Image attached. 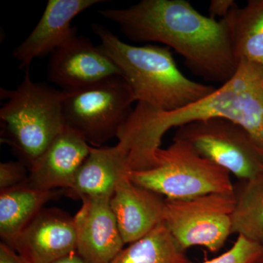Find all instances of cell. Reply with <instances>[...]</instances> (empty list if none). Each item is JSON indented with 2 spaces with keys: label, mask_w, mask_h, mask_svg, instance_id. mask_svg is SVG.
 <instances>
[{
  "label": "cell",
  "mask_w": 263,
  "mask_h": 263,
  "mask_svg": "<svg viewBox=\"0 0 263 263\" xmlns=\"http://www.w3.org/2000/svg\"><path fill=\"white\" fill-rule=\"evenodd\" d=\"M0 263H27L15 250L4 243L0 245Z\"/></svg>",
  "instance_id": "603a6c76"
},
{
  "label": "cell",
  "mask_w": 263,
  "mask_h": 263,
  "mask_svg": "<svg viewBox=\"0 0 263 263\" xmlns=\"http://www.w3.org/2000/svg\"><path fill=\"white\" fill-rule=\"evenodd\" d=\"M50 263H88L78 254L77 252H72L68 255L56 259Z\"/></svg>",
  "instance_id": "cb8c5ba5"
},
{
  "label": "cell",
  "mask_w": 263,
  "mask_h": 263,
  "mask_svg": "<svg viewBox=\"0 0 263 263\" xmlns=\"http://www.w3.org/2000/svg\"><path fill=\"white\" fill-rule=\"evenodd\" d=\"M91 146L79 133L65 127L29 167L27 183L48 191L67 190L89 156Z\"/></svg>",
  "instance_id": "5bb4252c"
},
{
  "label": "cell",
  "mask_w": 263,
  "mask_h": 263,
  "mask_svg": "<svg viewBox=\"0 0 263 263\" xmlns=\"http://www.w3.org/2000/svg\"><path fill=\"white\" fill-rule=\"evenodd\" d=\"M15 250L27 263H50L77 250L73 218L41 211L20 235Z\"/></svg>",
  "instance_id": "4fadbf2b"
},
{
  "label": "cell",
  "mask_w": 263,
  "mask_h": 263,
  "mask_svg": "<svg viewBox=\"0 0 263 263\" xmlns=\"http://www.w3.org/2000/svg\"><path fill=\"white\" fill-rule=\"evenodd\" d=\"M98 13L118 24L133 42L160 43L173 48L205 80L222 85L238 70L226 19L205 16L186 0H142Z\"/></svg>",
  "instance_id": "6da1fadb"
},
{
  "label": "cell",
  "mask_w": 263,
  "mask_h": 263,
  "mask_svg": "<svg viewBox=\"0 0 263 263\" xmlns=\"http://www.w3.org/2000/svg\"><path fill=\"white\" fill-rule=\"evenodd\" d=\"M24 164L19 162H2L0 164V190H8L27 182Z\"/></svg>",
  "instance_id": "44dd1931"
},
{
  "label": "cell",
  "mask_w": 263,
  "mask_h": 263,
  "mask_svg": "<svg viewBox=\"0 0 263 263\" xmlns=\"http://www.w3.org/2000/svg\"><path fill=\"white\" fill-rule=\"evenodd\" d=\"M91 28L100 39L99 47L117 66L138 103L160 111H176L216 89L183 75L167 46H133L100 24Z\"/></svg>",
  "instance_id": "3957f363"
},
{
  "label": "cell",
  "mask_w": 263,
  "mask_h": 263,
  "mask_svg": "<svg viewBox=\"0 0 263 263\" xmlns=\"http://www.w3.org/2000/svg\"><path fill=\"white\" fill-rule=\"evenodd\" d=\"M262 251V246L238 235L229 250L216 258L202 263H256Z\"/></svg>",
  "instance_id": "ffe728a7"
},
{
  "label": "cell",
  "mask_w": 263,
  "mask_h": 263,
  "mask_svg": "<svg viewBox=\"0 0 263 263\" xmlns=\"http://www.w3.org/2000/svg\"><path fill=\"white\" fill-rule=\"evenodd\" d=\"M214 118L240 124L263 148V66L241 60L230 81L205 98L176 111H160L137 103L126 124V135L137 157L149 161L170 129Z\"/></svg>",
  "instance_id": "7a4b0ae2"
},
{
  "label": "cell",
  "mask_w": 263,
  "mask_h": 263,
  "mask_svg": "<svg viewBox=\"0 0 263 263\" xmlns=\"http://www.w3.org/2000/svg\"><path fill=\"white\" fill-rule=\"evenodd\" d=\"M232 48L237 62L263 66V0H249L235 7L226 18Z\"/></svg>",
  "instance_id": "e0dca14e"
},
{
  "label": "cell",
  "mask_w": 263,
  "mask_h": 263,
  "mask_svg": "<svg viewBox=\"0 0 263 263\" xmlns=\"http://www.w3.org/2000/svg\"><path fill=\"white\" fill-rule=\"evenodd\" d=\"M236 6V3L233 0H212L209 8V17L215 20L219 18L221 20L226 18Z\"/></svg>",
  "instance_id": "7402d4cb"
},
{
  "label": "cell",
  "mask_w": 263,
  "mask_h": 263,
  "mask_svg": "<svg viewBox=\"0 0 263 263\" xmlns=\"http://www.w3.org/2000/svg\"><path fill=\"white\" fill-rule=\"evenodd\" d=\"M111 197H86L74 216L78 254L88 263H110L124 243L110 206Z\"/></svg>",
  "instance_id": "8fae6325"
},
{
  "label": "cell",
  "mask_w": 263,
  "mask_h": 263,
  "mask_svg": "<svg viewBox=\"0 0 263 263\" xmlns=\"http://www.w3.org/2000/svg\"><path fill=\"white\" fill-rule=\"evenodd\" d=\"M104 0H48L42 16L30 34L15 48L13 56L22 69L28 70L33 60L51 55L77 35L71 27L73 19Z\"/></svg>",
  "instance_id": "30bf717a"
},
{
  "label": "cell",
  "mask_w": 263,
  "mask_h": 263,
  "mask_svg": "<svg viewBox=\"0 0 263 263\" xmlns=\"http://www.w3.org/2000/svg\"><path fill=\"white\" fill-rule=\"evenodd\" d=\"M256 263H263V251L260 255H259V258L257 259V262H256Z\"/></svg>",
  "instance_id": "d4e9b609"
},
{
  "label": "cell",
  "mask_w": 263,
  "mask_h": 263,
  "mask_svg": "<svg viewBox=\"0 0 263 263\" xmlns=\"http://www.w3.org/2000/svg\"><path fill=\"white\" fill-rule=\"evenodd\" d=\"M127 155L118 145L91 146L89 155L78 171L70 187L72 197H111L119 180L129 174Z\"/></svg>",
  "instance_id": "9a60e30c"
},
{
  "label": "cell",
  "mask_w": 263,
  "mask_h": 263,
  "mask_svg": "<svg viewBox=\"0 0 263 263\" xmlns=\"http://www.w3.org/2000/svg\"><path fill=\"white\" fill-rule=\"evenodd\" d=\"M230 173L197 154L186 142L174 139L156 153L151 168L130 171L133 183L167 199L193 198L234 191Z\"/></svg>",
  "instance_id": "5b68a950"
},
{
  "label": "cell",
  "mask_w": 263,
  "mask_h": 263,
  "mask_svg": "<svg viewBox=\"0 0 263 263\" xmlns=\"http://www.w3.org/2000/svg\"><path fill=\"white\" fill-rule=\"evenodd\" d=\"M48 76L62 91H72L122 73L99 46L76 35L52 53Z\"/></svg>",
  "instance_id": "9c48e42d"
},
{
  "label": "cell",
  "mask_w": 263,
  "mask_h": 263,
  "mask_svg": "<svg viewBox=\"0 0 263 263\" xmlns=\"http://www.w3.org/2000/svg\"><path fill=\"white\" fill-rule=\"evenodd\" d=\"M234 192L232 234L245 237L263 247V175L243 180Z\"/></svg>",
  "instance_id": "ac0fdd59"
},
{
  "label": "cell",
  "mask_w": 263,
  "mask_h": 263,
  "mask_svg": "<svg viewBox=\"0 0 263 263\" xmlns=\"http://www.w3.org/2000/svg\"><path fill=\"white\" fill-rule=\"evenodd\" d=\"M174 139L242 180L263 175V148L245 127L226 119L196 121L178 127Z\"/></svg>",
  "instance_id": "52a82bcc"
},
{
  "label": "cell",
  "mask_w": 263,
  "mask_h": 263,
  "mask_svg": "<svg viewBox=\"0 0 263 263\" xmlns=\"http://www.w3.org/2000/svg\"><path fill=\"white\" fill-rule=\"evenodd\" d=\"M55 190H42L26 183L1 191L0 235L3 243L14 249L19 237L42 211L49 200L57 197Z\"/></svg>",
  "instance_id": "2e32d148"
},
{
  "label": "cell",
  "mask_w": 263,
  "mask_h": 263,
  "mask_svg": "<svg viewBox=\"0 0 263 263\" xmlns=\"http://www.w3.org/2000/svg\"><path fill=\"white\" fill-rule=\"evenodd\" d=\"M235 192L189 199H165L164 223L181 248L200 246L216 252L232 234Z\"/></svg>",
  "instance_id": "ba28073f"
},
{
  "label": "cell",
  "mask_w": 263,
  "mask_h": 263,
  "mask_svg": "<svg viewBox=\"0 0 263 263\" xmlns=\"http://www.w3.org/2000/svg\"><path fill=\"white\" fill-rule=\"evenodd\" d=\"M110 263H190L164 223L123 249Z\"/></svg>",
  "instance_id": "d6986e66"
},
{
  "label": "cell",
  "mask_w": 263,
  "mask_h": 263,
  "mask_svg": "<svg viewBox=\"0 0 263 263\" xmlns=\"http://www.w3.org/2000/svg\"><path fill=\"white\" fill-rule=\"evenodd\" d=\"M135 102L122 76L65 91L62 109L65 127L79 133L91 146L101 147L117 136L133 113Z\"/></svg>",
  "instance_id": "8992f818"
},
{
  "label": "cell",
  "mask_w": 263,
  "mask_h": 263,
  "mask_svg": "<svg viewBox=\"0 0 263 263\" xmlns=\"http://www.w3.org/2000/svg\"><path fill=\"white\" fill-rule=\"evenodd\" d=\"M2 140L13 147L29 167L65 129V91L31 80L28 70L14 90L0 89Z\"/></svg>",
  "instance_id": "277c9868"
},
{
  "label": "cell",
  "mask_w": 263,
  "mask_h": 263,
  "mask_svg": "<svg viewBox=\"0 0 263 263\" xmlns=\"http://www.w3.org/2000/svg\"><path fill=\"white\" fill-rule=\"evenodd\" d=\"M110 203L124 245L141 239L164 223L165 199L133 183L129 174L119 180Z\"/></svg>",
  "instance_id": "7c38bea8"
}]
</instances>
